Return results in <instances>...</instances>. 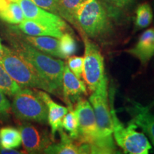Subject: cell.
I'll return each mask as SVG.
<instances>
[{
	"label": "cell",
	"mask_w": 154,
	"mask_h": 154,
	"mask_svg": "<svg viewBox=\"0 0 154 154\" xmlns=\"http://www.w3.org/2000/svg\"><path fill=\"white\" fill-rule=\"evenodd\" d=\"M24 152H19L14 149H9L0 144V154H21Z\"/></svg>",
	"instance_id": "83f0119b"
},
{
	"label": "cell",
	"mask_w": 154,
	"mask_h": 154,
	"mask_svg": "<svg viewBox=\"0 0 154 154\" xmlns=\"http://www.w3.org/2000/svg\"><path fill=\"white\" fill-rule=\"evenodd\" d=\"M42 99L44 101L48 110V123L51 127V136L54 140L56 133L62 128V121L64 116L68 111V107L58 104L51 99L49 94L45 91L36 90Z\"/></svg>",
	"instance_id": "5bb4252c"
},
{
	"label": "cell",
	"mask_w": 154,
	"mask_h": 154,
	"mask_svg": "<svg viewBox=\"0 0 154 154\" xmlns=\"http://www.w3.org/2000/svg\"><path fill=\"white\" fill-rule=\"evenodd\" d=\"M0 88L9 97H13L22 88L0 64Z\"/></svg>",
	"instance_id": "7402d4cb"
},
{
	"label": "cell",
	"mask_w": 154,
	"mask_h": 154,
	"mask_svg": "<svg viewBox=\"0 0 154 154\" xmlns=\"http://www.w3.org/2000/svg\"><path fill=\"white\" fill-rule=\"evenodd\" d=\"M0 64L21 87L38 88L53 94L51 88L34 66L14 49L3 46Z\"/></svg>",
	"instance_id": "277c9868"
},
{
	"label": "cell",
	"mask_w": 154,
	"mask_h": 154,
	"mask_svg": "<svg viewBox=\"0 0 154 154\" xmlns=\"http://www.w3.org/2000/svg\"><path fill=\"white\" fill-rule=\"evenodd\" d=\"M126 109L132 117V122L143 131L154 146V113L150 111L149 106L133 100H129V105Z\"/></svg>",
	"instance_id": "7c38bea8"
},
{
	"label": "cell",
	"mask_w": 154,
	"mask_h": 154,
	"mask_svg": "<svg viewBox=\"0 0 154 154\" xmlns=\"http://www.w3.org/2000/svg\"><path fill=\"white\" fill-rule=\"evenodd\" d=\"M153 17V11L149 4L143 3L138 5L136 10L135 30L138 31L148 27L151 24Z\"/></svg>",
	"instance_id": "ffe728a7"
},
{
	"label": "cell",
	"mask_w": 154,
	"mask_h": 154,
	"mask_svg": "<svg viewBox=\"0 0 154 154\" xmlns=\"http://www.w3.org/2000/svg\"><path fill=\"white\" fill-rule=\"evenodd\" d=\"M19 29L23 34L30 36H49L59 38L64 31L56 26L41 24L29 19H24L19 23Z\"/></svg>",
	"instance_id": "2e32d148"
},
{
	"label": "cell",
	"mask_w": 154,
	"mask_h": 154,
	"mask_svg": "<svg viewBox=\"0 0 154 154\" xmlns=\"http://www.w3.org/2000/svg\"><path fill=\"white\" fill-rule=\"evenodd\" d=\"M20 5L25 19L34 21L41 24L60 28L66 32L68 26L59 15L48 11L38 7L30 0H13Z\"/></svg>",
	"instance_id": "30bf717a"
},
{
	"label": "cell",
	"mask_w": 154,
	"mask_h": 154,
	"mask_svg": "<svg viewBox=\"0 0 154 154\" xmlns=\"http://www.w3.org/2000/svg\"><path fill=\"white\" fill-rule=\"evenodd\" d=\"M30 1L45 10L59 15L57 9L58 0H30Z\"/></svg>",
	"instance_id": "484cf974"
},
{
	"label": "cell",
	"mask_w": 154,
	"mask_h": 154,
	"mask_svg": "<svg viewBox=\"0 0 154 154\" xmlns=\"http://www.w3.org/2000/svg\"><path fill=\"white\" fill-rule=\"evenodd\" d=\"M59 49L63 59H68L76 52L77 44L75 38L69 32H64L59 38Z\"/></svg>",
	"instance_id": "603a6c76"
},
{
	"label": "cell",
	"mask_w": 154,
	"mask_h": 154,
	"mask_svg": "<svg viewBox=\"0 0 154 154\" xmlns=\"http://www.w3.org/2000/svg\"><path fill=\"white\" fill-rule=\"evenodd\" d=\"M112 18L119 17L123 11L128 9L135 0H101Z\"/></svg>",
	"instance_id": "cb8c5ba5"
},
{
	"label": "cell",
	"mask_w": 154,
	"mask_h": 154,
	"mask_svg": "<svg viewBox=\"0 0 154 154\" xmlns=\"http://www.w3.org/2000/svg\"><path fill=\"white\" fill-rule=\"evenodd\" d=\"M22 143V137L19 129L11 126L0 128V144L9 149L19 148Z\"/></svg>",
	"instance_id": "d6986e66"
},
{
	"label": "cell",
	"mask_w": 154,
	"mask_h": 154,
	"mask_svg": "<svg viewBox=\"0 0 154 154\" xmlns=\"http://www.w3.org/2000/svg\"><path fill=\"white\" fill-rule=\"evenodd\" d=\"M74 111L79 122V143L89 145L91 153H116L114 140L105 138L100 134L96 116L89 101L81 98L75 103Z\"/></svg>",
	"instance_id": "7a4b0ae2"
},
{
	"label": "cell",
	"mask_w": 154,
	"mask_h": 154,
	"mask_svg": "<svg viewBox=\"0 0 154 154\" xmlns=\"http://www.w3.org/2000/svg\"><path fill=\"white\" fill-rule=\"evenodd\" d=\"M13 0H0V14L7 10Z\"/></svg>",
	"instance_id": "f1b7e54d"
},
{
	"label": "cell",
	"mask_w": 154,
	"mask_h": 154,
	"mask_svg": "<svg viewBox=\"0 0 154 154\" xmlns=\"http://www.w3.org/2000/svg\"><path fill=\"white\" fill-rule=\"evenodd\" d=\"M11 109L15 117L22 121L41 124L48 122V110L37 92L28 88H21L13 96Z\"/></svg>",
	"instance_id": "8992f818"
},
{
	"label": "cell",
	"mask_w": 154,
	"mask_h": 154,
	"mask_svg": "<svg viewBox=\"0 0 154 154\" xmlns=\"http://www.w3.org/2000/svg\"><path fill=\"white\" fill-rule=\"evenodd\" d=\"M126 52L138 59L143 66L147 64L154 56V27L144 31L134 47L126 50Z\"/></svg>",
	"instance_id": "4fadbf2b"
},
{
	"label": "cell",
	"mask_w": 154,
	"mask_h": 154,
	"mask_svg": "<svg viewBox=\"0 0 154 154\" xmlns=\"http://www.w3.org/2000/svg\"><path fill=\"white\" fill-rule=\"evenodd\" d=\"M5 94L2 90L0 88V116L7 115L11 109L10 102Z\"/></svg>",
	"instance_id": "4316f807"
},
{
	"label": "cell",
	"mask_w": 154,
	"mask_h": 154,
	"mask_svg": "<svg viewBox=\"0 0 154 154\" xmlns=\"http://www.w3.org/2000/svg\"><path fill=\"white\" fill-rule=\"evenodd\" d=\"M62 128L71 138L77 140L79 138V122L73 105L68 106V111L63 119Z\"/></svg>",
	"instance_id": "44dd1931"
},
{
	"label": "cell",
	"mask_w": 154,
	"mask_h": 154,
	"mask_svg": "<svg viewBox=\"0 0 154 154\" xmlns=\"http://www.w3.org/2000/svg\"><path fill=\"white\" fill-rule=\"evenodd\" d=\"M24 149L27 153H44L45 149L52 143L54 140L47 130L24 121L19 127Z\"/></svg>",
	"instance_id": "9c48e42d"
},
{
	"label": "cell",
	"mask_w": 154,
	"mask_h": 154,
	"mask_svg": "<svg viewBox=\"0 0 154 154\" xmlns=\"http://www.w3.org/2000/svg\"><path fill=\"white\" fill-rule=\"evenodd\" d=\"M108 85L94 91L89 97L100 134L103 138L113 139V121L109 103Z\"/></svg>",
	"instance_id": "ba28073f"
},
{
	"label": "cell",
	"mask_w": 154,
	"mask_h": 154,
	"mask_svg": "<svg viewBox=\"0 0 154 154\" xmlns=\"http://www.w3.org/2000/svg\"><path fill=\"white\" fill-rule=\"evenodd\" d=\"M111 15L101 0H86L76 14V27L89 38L102 40L112 30Z\"/></svg>",
	"instance_id": "3957f363"
},
{
	"label": "cell",
	"mask_w": 154,
	"mask_h": 154,
	"mask_svg": "<svg viewBox=\"0 0 154 154\" xmlns=\"http://www.w3.org/2000/svg\"><path fill=\"white\" fill-rule=\"evenodd\" d=\"M82 36L84 43L82 78L87 89L93 93L99 88L108 85L104 61L99 47L86 36L82 34Z\"/></svg>",
	"instance_id": "52a82bcc"
},
{
	"label": "cell",
	"mask_w": 154,
	"mask_h": 154,
	"mask_svg": "<svg viewBox=\"0 0 154 154\" xmlns=\"http://www.w3.org/2000/svg\"><path fill=\"white\" fill-rule=\"evenodd\" d=\"M23 39L46 54L63 59L59 49V38L49 36H30L20 34Z\"/></svg>",
	"instance_id": "9a60e30c"
},
{
	"label": "cell",
	"mask_w": 154,
	"mask_h": 154,
	"mask_svg": "<svg viewBox=\"0 0 154 154\" xmlns=\"http://www.w3.org/2000/svg\"><path fill=\"white\" fill-rule=\"evenodd\" d=\"M60 141L57 143H51L44 151V153L49 154H79L83 153L82 146L69 136L63 128L59 130Z\"/></svg>",
	"instance_id": "e0dca14e"
},
{
	"label": "cell",
	"mask_w": 154,
	"mask_h": 154,
	"mask_svg": "<svg viewBox=\"0 0 154 154\" xmlns=\"http://www.w3.org/2000/svg\"><path fill=\"white\" fill-rule=\"evenodd\" d=\"M62 93V98L67 106H74L83 95L87 94L86 84L69 69L66 63L63 74Z\"/></svg>",
	"instance_id": "8fae6325"
},
{
	"label": "cell",
	"mask_w": 154,
	"mask_h": 154,
	"mask_svg": "<svg viewBox=\"0 0 154 154\" xmlns=\"http://www.w3.org/2000/svg\"><path fill=\"white\" fill-rule=\"evenodd\" d=\"M9 35L11 49L30 63L50 86L54 95L63 96L62 80L65 62L54 59L34 48L24 39L17 30Z\"/></svg>",
	"instance_id": "6da1fadb"
},
{
	"label": "cell",
	"mask_w": 154,
	"mask_h": 154,
	"mask_svg": "<svg viewBox=\"0 0 154 154\" xmlns=\"http://www.w3.org/2000/svg\"><path fill=\"white\" fill-rule=\"evenodd\" d=\"M110 94V109L113 121V135L114 140L125 153L148 154L152 146L147 136L143 133L136 131L137 126L132 122H128L125 126L117 116L114 109V98L113 89Z\"/></svg>",
	"instance_id": "5b68a950"
},
{
	"label": "cell",
	"mask_w": 154,
	"mask_h": 154,
	"mask_svg": "<svg viewBox=\"0 0 154 154\" xmlns=\"http://www.w3.org/2000/svg\"><path fill=\"white\" fill-rule=\"evenodd\" d=\"M86 0H58V14L76 27V14L80 6Z\"/></svg>",
	"instance_id": "ac0fdd59"
},
{
	"label": "cell",
	"mask_w": 154,
	"mask_h": 154,
	"mask_svg": "<svg viewBox=\"0 0 154 154\" xmlns=\"http://www.w3.org/2000/svg\"><path fill=\"white\" fill-rule=\"evenodd\" d=\"M66 64L78 78L82 77L83 67H84V57L73 55L67 59Z\"/></svg>",
	"instance_id": "d4e9b609"
},
{
	"label": "cell",
	"mask_w": 154,
	"mask_h": 154,
	"mask_svg": "<svg viewBox=\"0 0 154 154\" xmlns=\"http://www.w3.org/2000/svg\"><path fill=\"white\" fill-rule=\"evenodd\" d=\"M2 47H3V45H2V44L1 40H0V54H1L2 50Z\"/></svg>",
	"instance_id": "f546056e"
}]
</instances>
